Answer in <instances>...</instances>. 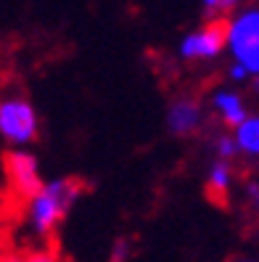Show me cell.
<instances>
[{"label": "cell", "instance_id": "7a4b0ae2", "mask_svg": "<svg viewBox=\"0 0 259 262\" xmlns=\"http://www.w3.org/2000/svg\"><path fill=\"white\" fill-rule=\"evenodd\" d=\"M40 133V119L35 106L24 96H3L0 98V135L13 146L32 143Z\"/></svg>", "mask_w": 259, "mask_h": 262}, {"label": "cell", "instance_id": "2e32d148", "mask_svg": "<svg viewBox=\"0 0 259 262\" xmlns=\"http://www.w3.org/2000/svg\"><path fill=\"white\" fill-rule=\"evenodd\" d=\"M254 88H256V93H259V74H256V82H254Z\"/></svg>", "mask_w": 259, "mask_h": 262}, {"label": "cell", "instance_id": "9c48e42d", "mask_svg": "<svg viewBox=\"0 0 259 262\" xmlns=\"http://www.w3.org/2000/svg\"><path fill=\"white\" fill-rule=\"evenodd\" d=\"M236 143L241 154L259 159V117H246L236 127Z\"/></svg>", "mask_w": 259, "mask_h": 262}, {"label": "cell", "instance_id": "5b68a950", "mask_svg": "<svg viewBox=\"0 0 259 262\" xmlns=\"http://www.w3.org/2000/svg\"><path fill=\"white\" fill-rule=\"evenodd\" d=\"M6 175H8V183L16 196H21L24 202L32 199L45 183H42V175H40V164L32 154L27 151H8L6 154Z\"/></svg>", "mask_w": 259, "mask_h": 262}, {"label": "cell", "instance_id": "ba28073f", "mask_svg": "<svg viewBox=\"0 0 259 262\" xmlns=\"http://www.w3.org/2000/svg\"><path fill=\"white\" fill-rule=\"evenodd\" d=\"M230 186H233L230 162H227V159H217L215 164L209 167V175H206V191L211 196V202L225 204L227 193H230Z\"/></svg>", "mask_w": 259, "mask_h": 262}, {"label": "cell", "instance_id": "8992f818", "mask_svg": "<svg viewBox=\"0 0 259 262\" xmlns=\"http://www.w3.org/2000/svg\"><path fill=\"white\" fill-rule=\"evenodd\" d=\"M201 122H204V109L199 98L193 96H177L167 109V127L177 138H191L193 133H199Z\"/></svg>", "mask_w": 259, "mask_h": 262}, {"label": "cell", "instance_id": "277c9868", "mask_svg": "<svg viewBox=\"0 0 259 262\" xmlns=\"http://www.w3.org/2000/svg\"><path fill=\"white\" fill-rule=\"evenodd\" d=\"M227 27H230V19H209L204 27L193 29L191 35L180 40V56L185 61L217 58L227 45Z\"/></svg>", "mask_w": 259, "mask_h": 262}, {"label": "cell", "instance_id": "8fae6325", "mask_svg": "<svg viewBox=\"0 0 259 262\" xmlns=\"http://www.w3.org/2000/svg\"><path fill=\"white\" fill-rule=\"evenodd\" d=\"M204 3V13L209 19H225L241 0H201Z\"/></svg>", "mask_w": 259, "mask_h": 262}, {"label": "cell", "instance_id": "4fadbf2b", "mask_svg": "<svg viewBox=\"0 0 259 262\" xmlns=\"http://www.w3.org/2000/svg\"><path fill=\"white\" fill-rule=\"evenodd\" d=\"M132 254V244L127 238H119L114 246H111V254H109V262H127Z\"/></svg>", "mask_w": 259, "mask_h": 262}, {"label": "cell", "instance_id": "3957f363", "mask_svg": "<svg viewBox=\"0 0 259 262\" xmlns=\"http://www.w3.org/2000/svg\"><path fill=\"white\" fill-rule=\"evenodd\" d=\"M227 48L238 64L249 69V74H259V8H249L230 19Z\"/></svg>", "mask_w": 259, "mask_h": 262}, {"label": "cell", "instance_id": "30bf717a", "mask_svg": "<svg viewBox=\"0 0 259 262\" xmlns=\"http://www.w3.org/2000/svg\"><path fill=\"white\" fill-rule=\"evenodd\" d=\"M0 262H58L53 252H0Z\"/></svg>", "mask_w": 259, "mask_h": 262}, {"label": "cell", "instance_id": "52a82bcc", "mask_svg": "<svg viewBox=\"0 0 259 262\" xmlns=\"http://www.w3.org/2000/svg\"><path fill=\"white\" fill-rule=\"evenodd\" d=\"M211 106H215L217 117L225 122L227 127H238L243 119H246V106H243V98L236 93V90H217L215 96H211Z\"/></svg>", "mask_w": 259, "mask_h": 262}, {"label": "cell", "instance_id": "9a60e30c", "mask_svg": "<svg viewBox=\"0 0 259 262\" xmlns=\"http://www.w3.org/2000/svg\"><path fill=\"white\" fill-rule=\"evenodd\" d=\"M246 193H249V202H251V207H254V209H259V183H249Z\"/></svg>", "mask_w": 259, "mask_h": 262}, {"label": "cell", "instance_id": "6da1fadb", "mask_svg": "<svg viewBox=\"0 0 259 262\" xmlns=\"http://www.w3.org/2000/svg\"><path fill=\"white\" fill-rule=\"evenodd\" d=\"M85 186L77 178H58L51 180L32 196L27 199V225L35 236L51 238L56 228L64 223L74 202L82 196Z\"/></svg>", "mask_w": 259, "mask_h": 262}, {"label": "cell", "instance_id": "e0dca14e", "mask_svg": "<svg viewBox=\"0 0 259 262\" xmlns=\"http://www.w3.org/2000/svg\"><path fill=\"white\" fill-rule=\"evenodd\" d=\"M236 262H251V259H236Z\"/></svg>", "mask_w": 259, "mask_h": 262}, {"label": "cell", "instance_id": "7c38bea8", "mask_svg": "<svg viewBox=\"0 0 259 262\" xmlns=\"http://www.w3.org/2000/svg\"><path fill=\"white\" fill-rule=\"evenodd\" d=\"M215 148H217V159H227V162H230L236 154H238L236 135H220L217 141H215Z\"/></svg>", "mask_w": 259, "mask_h": 262}, {"label": "cell", "instance_id": "5bb4252c", "mask_svg": "<svg viewBox=\"0 0 259 262\" xmlns=\"http://www.w3.org/2000/svg\"><path fill=\"white\" fill-rule=\"evenodd\" d=\"M230 77H233L236 82H241V80H246V77H249V69L243 67V64H238V61H236V64L230 67Z\"/></svg>", "mask_w": 259, "mask_h": 262}]
</instances>
